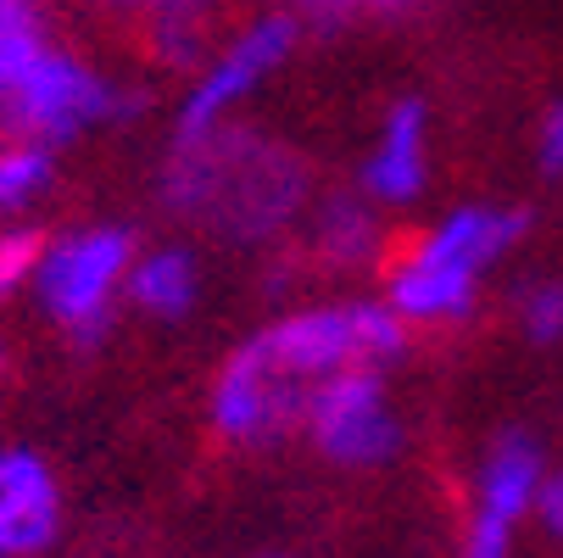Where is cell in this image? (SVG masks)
I'll use <instances>...</instances> for the list:
<instances>
[{
  "label": "cell",
  "instance_id": "6da1fadb",
  "mask_svg": "<svg viewBox=\"0 0 563 558\" xmlns=\"http://www.w3.org/2000/svg\"><path fill=\"white\" fill-rule=\"evenodd\" d=\"M163 201L223 241H274L307 201V163L268 134L218 123L212 134L174 145Z\"/></svg>",
  "mask_w": 563,
  "mask_h": 558
},
{
  "label": "cell",
  "instance_id": "7a4b0ae2",
  "mask_svg": "<svg viewBox=\"0 0 563 558\" xmlns=\"http://www.w3.org/2000/svg\"><path fill=\"white\" fill-rule=\"evenodd\" d=\"M246 352L290 380V385H318L341 369H385L408 352V325L390 313V302H330V307H301L263 325Z\"/></svg>",
  "mask_w": 563,
  "mask_h": 558
},
{
  "label": "cell",
  "instance_id": "3957f363",
  "mask_svg": "<svg viewBox=\"0 0 563 558\" xmlns=\"http://www.w3.org/2000/svg\"><path fill=\"white\" fill-rule=\"evenodd\" d=\"M134 234L123 223H90L62 241H45V258L34 269L40 307L56 318V330L78 347L96 352L112 330V302L134 269Z\"/></svg>",
  "mask_w": 563,
  "mask_h": 558
},
{
  "label": "cell",
  "instance_id": "277c9868",
  "mask_svg": "<svg viewBox=\"0 0 563 558\" xmlns=\"http://www.w3.org/2000/svg\"><path fill=\"white\" fill-rule=\"evenodd\" d=\"M140 96L112 85L107 73H96L90 62H78L56 45H45L23 78L12 85V96L0 101V129L29 140V145H67L78 134H90L101 123L134 118Z\"/></svg>",
  "mask_w": 563,
  "mask_h": 558
},
{
  "label": "cell",
  "instance_id": "5b68a950",
  "mask_svg": "<svg viewBox=\"0 0 563 558\" xmlns=\"http://www.w3.org/2000/svg\"><path fill=\"white\" fill-rule=\"evenodd\" d=\"M296 45H301V18L296 12H263V18H252L246 29H240L196 73V85H190V96L179 101V118H174V145L201 140L218 123H229V112L246 101L268 73H279L296 56Z\"/></svg>",
  "mask_w": 563,
  "mask_h": 558
},
{
  "label": "cell",
  "instance_id": "8992f818",
  "mask_svg": "<svg viewBox=\"0 0 563 558\" xmlns=\"http://www.w3.org/2000/svg\"><path fill=\"white\" fill-rule=\"evenodd\" d=\"M301 430L318 447V458L341 469H379L401 452V425L385 403V374L363 363L312 385Z\"/></svg>",
  "mask_w": 563,
  "mask_h": 558
},
{
  "label": "cell",
  "instance_id": "52a82bcc",
  "mask_svg": "<svg viewBox=\"0 0 563 558\" xmlns=\"http://www.w3.org/2000/svg\"><path fill=\"white\" fill-rule=\"evenodd\" d=\"M307 385H290L268 374L246 347H234V358L218 369L212 396H207V425L229 447H274L307 419Z\"/></svg>",
  "mask_w": 563,
  "mask_h": 558
},
{
  "label": "cell",
  "instance_id": "ba28073f",
  "mask_svg": "<svg viewBox=\"0 0 563 558\" xmlns=\"http://www.w3.org/2000/svg\"><path fill=\"white\" fill-rule=\"evenodd\" d=\"M525 234H530V212H525V207H457V212H446L435 229H424L401 263L452 269V274L479 280L497 258H508Z\"/></svg>",
  "mask_w": 563,
  "mask_h": 558
},
{
  "label": "cell",
  "instance_id": "9c48e42d",
  "mask_svg": "<svg viewBox=\"0 0 563 558\" xmlns=\"http://www.w3.org/2000/svg\"><path fill=\"white\" fill-rule=\"evenodd\" d=\"M430 107L419 96H401L390 101L385 123H379V140L368 151V163L357 174V190L368 201H385V207H401L424 190V174H430Z\"/></svg>",
  "mask_w": 563,
  "mask_h": 558
},
{
  "label": "cell",
  "instance_id": "30bf717a",
  "mask_svg": "<svg viewBox=\"0 0 563 558\" xmlns=\"http://www.w3.org/2000/svg\"><path fill=\"white\" fill-rule=\"evenodd\" d=\"M541 481H547L541 441H536L530 430H503V436L486 447L479 469H474V514L492 519V525L519 530V519L536 514Z\"/></svg>",
  "mask_w": 563,
  "mask_h": 558
},
{
  "label": "cell",
  "instance_id": "8fae6325",
  "mask_svg": "<svg viewBox=\"0 0 563 558\" xmlns=\"http://www.w3.org/2000/svg\"><path fill=\"white\" fill-rule=\"evenodd\" d=\"M0 519H7L18 558H40L62 530V492L56 474L29 447H0Z\"/></svg>",
  "mask_w": 563,
  "mask_h": 558
},
{
  "label": "cell",
  "instance_id": "7c38bea8",
  "mask_svg": "<svg viewBox=\"0 0 563 558\" xmlns=\"http://www.w3.org/2000/svg\"><path fill=\"white\" fill-rule=\"evenodd\" d=\"M385 302L401 325H463V318L479 307V280L452 274V269H419V263H396Z\"/></svg>",
  "mask_w": 563,
  "mask_h": 558
},
{
  "label": "cell",
  "instance_id": "4fadbf2b",
  "mask_svg": "<svg viewBox=\"0 0 563 558\" xmlns=\"http://www.w3.org/2000/svg\"><path fill=\"white\" fill-rule=\"evenodd\" d=\"M312 252L330 269H368L385 258V223L374 212V201L357 196H330L312 218Z\"/></svg>",
  "mask_w": 563,
  "mask_h": 558
},
{
  "label": "cell",
  "instance_id": "5bb4252c",
  "mask_svg": "<svg viewBox=\"0 0 563 558\" xmlns=\"http://www.w3.org/2000/svg\"><path fill=\"white\" fill-rule=\"evenodd\" d=\"M123 296L145 313V318H163V325H179L190 318L196 296H201V274H196V258L185 247H156V252H140L129 280H123Z\"/></svg>",
  "mask_w": 563,
  "mask_h": 558
},
{
  "label": "cell",
  "instance_id": "9a60e30c",
  "mask_svg": "<svg viewBox=\"0 0 563 558\" xmlns=\"http://www.w3.org/2000/svg\"><path fill=\"white\" fill-rule=\"evenodd\" d=\"M51 45L40 0H0V101L12 96V85L23 78V67Z\"/></svg>",
  "mask_w": 563,
  "mask_h": 558
},
{
  "label": "cell",
  "instance_id": "2e32d148",
  "mask_svg": "<svg viewBox=\"0 0 563 558\" xmlns=\"http://www.w3.org/2000/svg\"><path fill=\"white\" fill-rule=\"evenodd\" d=\"M51 190V145H7L0 151V212H23Z\"/></svg>",
  "mask_w": 563,
  "mask_h": 558
},
{
  "label": "cell",
  "instance_id": "e0dca14e",
  "mask_svg": "<svg viewBox=\"0 0 563 558\" xmlns=\"http://www.w3.org/2000/svg\"><path fill=\"white\" fill-rule=\"evenodd\" d=\"M145 45H151V56L163 67L190 73L207 56V18L201 12H163V18L145 23Z\"/></svg>",
  "mask_w": 563,
  "mask_h": 558
},
{
  "label": "cell",
  "instance_id": "ac0fdd59",
  "mask_svg": "<svg viewBox=\"0 0 563 558\" xmlns=\"http://www.w3.org/2000/svg\"><path fill=\"white\" fill-rule=\"evenodd\" d=\"M519 330L536 347L563 341V280H536V285L519 291Z\"/></svg>",
  "mask_w": 563,
  "mask_h": 558
},
{
  "label": "cell",
  "instance_id": "d6986e66",
  "mask_svg": "<svg viewBox=\"0 0 563 558\" xmlns=\"http://www.w3.org/2000/svg\"><path fill=\"white\" fill-rule=\"evenodd\" d=\"M419 7H430V0H290V12L318 29H335L352 18H396V12H419Z\"/></svg>",
  "mask_w": 563,
  "mask_h": 558
},
{
  "label": "cell",
  "instance_id": "ffe728a7",
  "mask_svg": "<svg viewBox=\"0 0 563 558\" xmlns=\"http://www.w3.org/2000/svg\"><path fill=\"white\" fill-rule=\"evenodd\" d=\"M40 258H45V234H34V229H7L0 234V296L23 291L34 280Z\"/></svg>",
  "mask_w": 563,
  "mask_h": 558
},
{
  "label": "cell",
  "instance_id": "44dd1931",
  "mask_svg": "<svg viewBox=\"0 0 563 558\" xmlns=\"http://www.w3.org/2000/svg\"><path fill=\"white\" fill-rule=\"evenodd\" d=\"M536 163L547 179H563V101L547 107L541 118V134H536Z\"/></svg>",
  "mask_w": 563,
  "mask_h": 558
},
{
  "label": "cell",
  "instance_id": "7402d4cb",
  "mask_svg": "<svg viewBox=\"0 0 563 558\" xmlns=\"http://www.w3.org/2000/svg\"><path fill=\"white\" fill-rule=\"evenodd\" d=\"M107 12H123V18H140V23H151V18H163V12H212L218 0H101Z\"/></svg>",
  "mask_w": 563,
  "mask_h": 558
},
{
  "label": "cell",
  "instance_id": "603a6c76",
  "mask_svg": "<svg viewBox=\"0 0 563 558\" xmlns=\"http://www.w3.org/2000/svg\"><path fill=\"white\" fill-rule=\"evenodd\" d=\"M536 519H541V530H547L552 541H563V469H558V474H547V481H541V497H536Z\"/></svg>",
  "mask_w": 563,
  "mask_h": 558
},
{
  "label": "cell",
  "instance_id": "cb8c5ba5",
  "mask_svg": "<svg viewBox=\"0 0 563 558\" xmlns=\"http://www.w3.org/2000/svg\"><path fill=\"white\" fill-rule=\"evenodd\" d=\"M0 558H18V541H12V530H7V519H0Z\"/></svg>",
  "mask_w": 563,
  "mask_h": 558
},
{
  "label": "cell",
  "instance_id": "d4e9b609",
  "mask_svg": "<svg viewBox=\"0 0 563 558\" xmlns=\"http://www.w3.org/2000/svg\"><path fill=\"white\" fill-rule=\"evenodd\" d=\"M0 374H7V341H0Z\"/></svg>",
  "mask_w": 563,
  "mask_h": 558
}]
</instances>
